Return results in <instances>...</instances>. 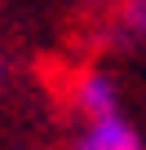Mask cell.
<instances>
[{
  "label": "cell",
  "instance_id": "3",
  "mask_svg": "<svg viewBox=\"0 0 146 150\" xmlns=\"http://www.w3.org/2000/svg\"><path fill=\"white\" fill-rule=\"evenodd\" d=\"M128 22H137V27H146V5H133V9H128Z\"/></svg>",
  "mask_w": 146,
  "mask_h": 150
},
{
  "label": "cell",
  "instance_id": "2",
  "mask_svg": "<svg viewBox=\"0 0 146 150\" xmlns=\"http://www.w3.org/2000/svg\"><path fill=\"white\" fill-rule=\"evenodd\" d=\"M75 102H80V110H84L93 124H102V119H115V115H120V110H115V84L106 80V75H98V71L80 80Z\"/></svg>",
  "mask_w": 146,
  "mask_h": 150
},
{
  "label": "cell",
  "instance_id": "1",
  "mask_svg": "<svg viewBox=\"0 0 146 150\" xmlns=\"http://www.w3.org/2000/svg\"><path fill=\"white\" fill-rule=\"evenodd\" d=\"M75 150H142V137H137L133 124H124V119L115 115V119L89 124L84 137L75 141Z\"/></svg>",
  "mask_w": 146,
  "mask_h": 150
}]
</instances>
